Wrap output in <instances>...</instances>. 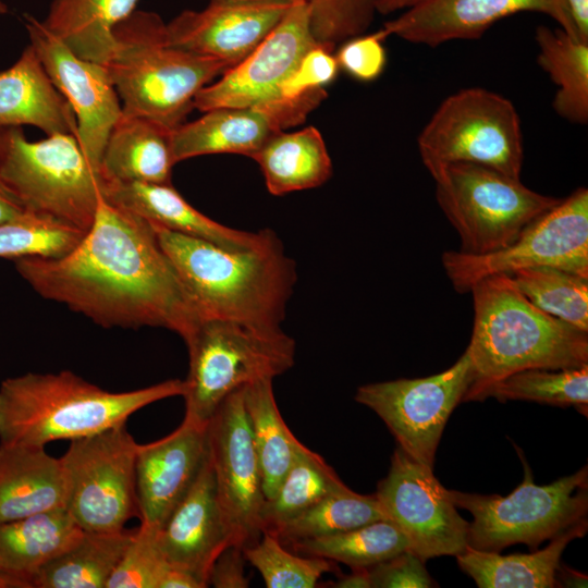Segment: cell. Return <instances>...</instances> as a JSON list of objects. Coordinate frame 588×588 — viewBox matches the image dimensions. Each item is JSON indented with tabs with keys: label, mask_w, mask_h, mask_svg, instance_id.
Segmentation results:
<instances>
[{
	"label": "cell",
	"mask_w": 588,
	"mask_h": 588,
	"mask_svg": "<svg viewBox=\"0 0 588 588\" xmlns=\"http://www.w3.org/2000/svg\"><path fill=\"white\" fill-rule=\"evenodd\" d=\"M15 268L42 297L106 328L160 327L184 339L199 321L150 223L102 194L72 252L19 258Z\"/></svg>",
	"instance_id": "obj_1"
},
{
	"label": "cell",
	"mask_w": 588,
	"mask_h": 588,
	"mask_svg": "<svg viewBox=\"0 0 588 588\" xmlns=\"http://www.w3.org/2000/svg\"><path fill=\"white\" fill-rule=\"evenodd\" d=\"M198 319H222L280 332L297 280L295 261L277 234L235 250L150 223Z\"/></svg>",
	"instance_id": "obj_2"
},
{
	"label": "cell",
	"mask_w": 588,
	"mask_h": 588,
	"mask_svg": "<svg viewBox=\"0 0 588 588\" xmlns=\"http://www.w3.org/2000/svg\"><path fill=\"white\" fill-rule=\"evenodd\" d=\"M469 292L474 326L466 352L473 382L464 401H480L488 387L519 370L588 364V332L534 306L509 274L481 279Z\"/></svg>",
	"instance_id": "obj_3"
},
{
	"label": "cell",
	"mask_w": 588,
	"mask_h": 588,
	"mask_svg": "<svg viewBox=\"0 0 588 588\" xmlns=\"http://www.w3.org/2000/svg\"><path fill=\"white\" fill-rule=\"evenodd\" d=\"M184 392L180 379L110 392L69 370L8 378L0 384V443L45 446L85 438L126 424L140 408Z\"/></svg>",
	"instance_id": "obj_4"
},
{
	"label": "cell",
	"mask_w": 588,
	"mask_h": 588,
	"mask_svg": "<svg viewBox=\"0 0 588 588\" xmlns=\"http://www.w3.org/2000/svg\"><path fill=\"white\" fill-rule=\"evenodd\" d=\"M113 38L106 66L122 112L170 131L184 123L198 91L229 69L220 60L171 45L167 23L155 12L135 10L118 24Z\"/></svg>",
	"instance_id": "obj_5"
},
{
	"label": "cell",
	"mask_w": 588,
	"mask_h": 588,
	"mask_svg": "<svg viewBox=\"0 0 588 588\" xmlns=\"http://www.w3.org/2000/svg\"><path fill=\"white\" fill-rule=\"evenodd\" d=\"M188 351L185 419L207 424L235 390L273 380L295 364V340L222 319H200L183 339Z\"/></svg>",
	"instance_id": "obj_6"
},
{
	"label": "cell",
	"mask_w": 588,
	"mask_h": 588,
	"mask_svg": "<svg viewBox=\"0 0 588 588\" xmlns=\"http://www.w3.org/2000/svg\"><path fill=\"white\" fill-rule=\"evenodd\" d=\"M0 179L23 208L87 232L98 207L100 176L76 134L28 140L20 126L0 128Z\"/></svg>",
	"instance_id": "obj_7"
},
{
	"label": "cell",
	"mask_w": 588,
	"mask_h": 588,
	"mask_svg": "<svg viewBox=\"0 0 588 588\" xmlns=\"http://www.w3.org/2000/svg\"><path fill=\"white\" fill-rule=\"evenodd\" d=\"M516 448V446H515ZM524 467V479L510 494H477L449 490L456 507L473 515L468 529V547L501 552L524 543L534 551L567 528L587 519L588 469L538 486L532 473L516 448Z\"/></svg>",
	"instance_id": "obj_8"
},
{
	"label": "cell",
	"mask_w": 588,
	"mask_h": 588,
	"mask_svg": "<svg viewBox=\"0 0 588 588\" xmlns=\"http://www.w3.org/2000/svg\"><path fill=\"white\" fill-rule=\"evenodd\" d=\"M431 176L437 201L460 236L458 252L469 255L507 247L562 199L539 194L520 179L469 162L450 163Z\"/></svg>",
	"instance_id": "obj_9"
},
{
	"label": "cell",
	"mask_w": 588,
	"mask_h": 588,
	"mask_svg": "<svg viewBox=\"0 0 588 588\" xmlns=\"http://www.w3.org/2000/svg\"><path fill=\"white\" fill-rule=\"evenodd\" d=\"M417 146L431 175L450 163L469 162L520 179L518 113L509 99L480 87L446 97L421 130Z\"/></svg>",
	"instance_id": "obj_10"
},
{
	"label": "cell",
	"mask_w": 588,
	"mask_h": 588,
	"mask_svg": "<svg viewBox=\"0 0 588 588\" xmlns=\"http://www.w3.org/2000/svg\"><path fill=\"white\" fill-rule=\"evenodd\" d=\"M441 261L462 294L481 279L523 268L552 267L588 278V189L579 187L562 198L501 250L485 255L446 250Z\"/></svg>",
	"instance_id": "obj_11"
},
{
	"label": "cell",
	"mask_w": 588,
	"mask_h": 588,
	"mask_svg": "<svg viewBox=\"0 0 588 588\" xmlns=\"http://www.w3.org/2000/svg\"><path fill=\"white\" fill-rule=\"evenodd\" d=\"M136 441L125 424L75 440L60 457L66 478L65 510L84 531L124 529L136 513Z\"/></svg>",
	"instance_id": "obj_12"
},
{
	"label": "cell",
	"mask_w": 588,
	"mask_h": 588,
	"mask_svg": "<svg viewBox=\"0 0 588 588\" xmlns=\"http://www.w3.org/2000/svg\"><path fill=\"white\" fill-rule=\"evenodd\" d=\"M471 382V363L465 351L440 373L360 385L355 401L382 419L409 457L433 469L446 421Z\"/></svg>",
	"instance_id": "obj_13"
},
{
	"label": "cell",
	"mask_w": 588,
	"mask_h": 588,
	"mask_svg": "<svg viewBox=\"0 0 588 588\" xmlns=\"http://www.w3.org/2000/svg\"><path fill=\"white\" fill-rule=\"evenodd\" d=\"M387 519L396 524L422 561L458 555L468 547L469 522L451 500L433 469L416 462L397 448L388 475L375 493Z\"/></svg>",
	"instance_id": "obj_14"
},
{
	"label": "cell",
	"mask_w": 588,
	"mask_h": 588,
	"mask_svg": "<svg viewBox=\"0 0 588 588\" xmlns=\"http://www.w3.org/2000/svg\"><path fill=\"white\" fill-rule=\"evenodd\" d=\"M243 388L229 394L207 422L209 457L220 506L231 544L241 549L260 539L266 502Z\"/></svg>",
	"instance_id": "obj_15"
},
{
	"label": "cell",
	"mask_w": 588,
	"mask_h": 588,
	"mask_svg": "<svg viewBox=\"0 0 588 588\" xmlns=\"http://www.w3.org/2000/svg\"><path fill=\"white\" fill-rule=\"evenodd\" d=\"M24 22L29 45L74 111L78 142L91 168L100 176L108 137L122 115V105L109 71L105 64L75 54L41 21L25 15Z\"/></svg>",
	"instance_id": "obj_16"
},
{
	"label": "cell",
	"mask_w": 588,
	"mask_h": 588,
	"mask_svg": "<svg viewBox=\"0 0 588 588\" xmlns=\"http://www.w3.org/2000/svg\"><path fill=\"white\" fill-rule=\"evenodd\" d=\"M317 44L310 27L308 1L298 0L246 58L198 91L194 108L206 112L278 98L282 83Z\"/></svg>",
	"instance_id": "obj_17"
},
{
	"label": "cell",
	"mask_w": 588,
	"mask_h": 588,
	"mask_svg": "<svg viewBox=\"0 0 588 588\" xmlns=\"http://www.w3.org/2000/svg\"><path fill=\"white\" fill-rule=\"evenodd\" d=\"M327 97L324 88L306 95L248 106L208 110L203 117L171 131L175 163L204 155L237 154L252 157L271 136L305 122Z\"/></svg>",
	"instance_id": "obj_18"
},
{
	"label": "cell",
	"mask_w": 588,
	"mask_h": 588,
	"mask_svg": "<svg viewBox=\"0 0 588 588\" xmlns=\"http://www.w3.org/2000/svg\"><path fill=\"white\" fill-rule=\"evenodd\" d=\"M298 0H209L167 23L171 45L224 62L246 58Z\"/></svg>",
	"instance_id": "obj_19"
},
{
	"label": "cell",
	"mask_w": 588,
	"mask_h": 588,
	"mask_svg": "<svg viewBox=\"0 0 588 588\" xmlns=\"http://www.w3.org/2000/svg\"><path fill=\"white\" fill-rule=\"evenodd\" d=\"M527 11L552 17L560 28L580 40L565 0H422L377 32L383 40L394 35L437 47L450 40L480 38L501 19Z\"/></svg>",
	"instance_id": "obj_20"
},
{
	"label": "cell",
	"mask_w": 588,
	"mask_h": 588,
	"mask_svg": "<svg viewBox=\"0 0 588 588\" xmlns=\"http://www.w3.org/2000/svg\"><path fill=\"white\" fill-rule=\"evenodd\" d=\"M209 455L207 424L188 419L157 441L137 444L135 489L143 525L160 529L186 495Z\"/></svg>",
	"instance_id": "obj_21"
},
{
	"label": "cell",
	"mask_w": 588,
	"mask_h": 588,
	"mask_svg": "<svg viewBox=\"0 0 588 588\" xmlns=\"http://www.w3.org/2000/svg\"><path fill=\"white\" fill-rule=\"evenodd\" d=\"M168 562L209 586V573L231 536L220 506L210 457L197 479L157 532Z\"/></svg>",
	"instance_id": "obj_22"
},
{
	"label": "cell",
	"mask_w": 588,
	"mask_h": 588,
	"mask_svg": "<svg viewBox=\"0 0 588 588\" xmlns=\"http://www.w3.org/2000/svg\"><path fill=\"white\" fill-rule=\"evenodd\" d=\"M100 189L107 200L149 223L228 249L255 248L275 233L270 229L246 232L221 224L188 204L172 184L101 181Z\"/></svg>",
	"instance_id": "obj_23"
},
{
	"label": "cell",
	"mask_w": 588,
	"mask_h": 588,
	"mask_svg": "<svg viewBox=\"0 0 588 588\" xmlns=\"http://www.w3.org/2000/svg\"><path fill=\"white\" fill-rule=\"evenodd\" d=\"M32 125L47 136L76 134L74 111L52 83L32 45L0 72V128Z\"/></svg>",
	"instance_id": "obj_24"
},
{
	"label": "cell",
	"mask_w": 588,
	"mask_h": 588,
	"mask_svg": "<svg viewBox=\"0 0 588 588\" xmlns=\"http://www.w3.org/2000/svg\"><path fill=\"white\" fill-rule=\"evenodd\" d=\"M66 495L61 458L45 446L0 443V524L65 510Z\"/></svg>",
	"instance_id": "obj_25"
},
{
	"label": "cell",
	"mask_w": 588,
	"mask_h": 588,
	"mask_svg": "<svg viewBox=\"0 0 588 588\" xmlns=\"http://www.w3.org/2000/svg\"><path fill=\"white\" fill-rule=\"evenodd\" d=\"M83 531L64 509L0 524V576L12 588H29L32 577Z\"/></svg>",
	"instance_id": "obj_26"
},
{
	"label": "cell",
	"mask_w": 588,
	"mask_h": 588,
	"mask_svg": "<svg viewBox=\"0 0 588 588\" xmlns=\"http://www.w3.org/2000/svg\"><path fill=\"white\" fill-rule=\"evenodd\" d=\"M171 131L143 117L122 115L108 137L100 163V182L171 184L175 164Z\"/></svg>",
	"instance_id": "obj_27"
},
{
	"label": "cell",
	"mask_w": 588,
	"mask_h": 588,
	"mask_svg": "<svg viewBox=\"0 0 588 588\" xmlns=\"http://www.w3.org/2000/svg\"><path fill=\"white\" fill-rule=\"evenodd\" d=\"M587 530L588 520L585 519L552 538L542 550L501 555L500 552L467 547L456 559L460 568L479 588H552L563 551Z\"/></svg>",
	"instance_id": "obj_28"
},
{
	"label": "cell",
	"mask_w": 588,
	"mask_h": 588,
	"mask_svg": "<svg viewBox=\"0 0 588 588\" xmlns=\"http://www.w3.org/2000/svg\"><path fill=\"white\" fill-rule=\"evenodd\" d=\"M268 192L281 196L315 188L332 175V161L321 133L314 126L279 132L254 155Z\"/></svg>",
	"instance_id": "obj_29"
},
{
	"label": "cell",
	"mask_w": 588,
	"mask_h": 588,
	"mask_svg": "<svg viewBox=\"0 0 588 588\" xmlns=\"http://www.w3.org/2000/svg\"><path fill=\"white\" fill-rule=\"evenodd\" d=\"M138 0H52L46 28L78 57L107 64L113 30L135 10Z\"/></svg>",
	"instance_id": "obj_30"
},
{
	"label": "cell",
	"mask_w": 588,
	"mask_h": 588,
	"mask_svg": "<svg viewBox=\"0 0 588 588\" xmlns=\"http://www.w3.org/2000/svg\"><path fill=\"white\" fill-rule=\"evenodd\" d=\"M134 531H83L32 577L29 588H107Z\"/></svg>",
	"instance_id": "obj_31"
},
{
	"label": "cell",
	"mask_w": 588,
	"mask_h": 588,
	"mask_svg": "<svg viewBox=\"0 0 588 588\" xmlns=\"http://www.w3.org/2000/svg\"><path fill=\"white\" fill-rule=\"evenodd\" d=\"M266 500L280 488L303 443L291 432L278 408L271 379L243 388Z\"/></svg>",
	"instance_id": "obj_32"
},
{
	"label": "cell",
	"mask_w": 588,
	"mask_h": 588,
	"mask_svg": "<svg viewBox=\"0 0 588 588\" xmlns=\"http://www.w3.org/2000/svg\"><path fill=\"white\" fill-rule=\"evenodd\" d=\"M539 66L556 86L555 112L569 122L588 121V42L569 36L562 28L539 26L536 30Z\"/></svg>",
	"instance_id": "obj_33"
},
{
	"label": "cell",
	"mask_w": 588,
	"mask_h": 588,
	"mask_svg": "<svg viewBox=\"0 0 588 588\" xmlns=\"http://www.w3.org/2000/svg\"><path fill=\"white\" fill-rule=\"evenodd\" d=\"M347 489L323 457L303 444L280 488L265 502L262 532L274 531L326 497Z\"/></svg>",
	"instance_id": "obj_34"
},
{
	"label": "cell",
	"mask_w": 588,
	"mask_h": 588,
	"mask_svg": "<svg viewBox=\"0 0 588 588\" xmlns=\"http://www.w3.org/2000/svg\"><path fill=\"white\" fill-rule=\"evenodd\" d=\"M294 552L341 562L351 568H368L405 550L411 543L402 529L389 519L321 538L291 544Z\"/></svg>",
	"instance_id": "obj_35"
},
{
	"label": "cell",
	"mask_w": 588,
	"mask_h": 588,
	"mask_svg": "<svg viewBox=\"0 0 588 588\" xmlns=\"http://www.w3.org/2000/svg\"><path fill=\"white\" fill-rule=\"evenodd\" d=\"M380 519L387 517L376 495L359 494L348 488L326 497L270 534L284 546H291L344 532Z\"/></svg>",
	"instance_id": "obj_36"
},
{
	"label": "cell",
	"mask_w": 588,
	"mask_h": 588,
	"mask_svg": "<svg viewBox=\"0 0 588 588\" xmlns=\"http://www.w3.org/2000/svg\"><path fill=\"white\" fill-rule=\"evenodd\" d=\"M505 401H532L556 406H574L587 416L588 364L566 369L530 368L492 383L481 394Z\"/></svg>",
	"instance_id": "obj_37"
},
{
	"label": "cell",
	"mask_w": 588,
	"mask_h": 588,
	"mask_svg": "<svg viewBox=\"0 0 588 588\" xmlns=\"http://www.w3.org/2000/svg\"><path fill=\"white\" fill-rule=\"evenodd\" d=\"M509 275L534 306L588 332V278L552 267L523 268Z\"/></svg>",
	"instance_id": "obj_38"
},
{
	"label": "cell",
	"mask_w": 588,
	"mask_h": 588,
	"mask_svg": "<svg viewBox=\"0 0 588 588\" xmlns=\"http://www.w3.org/2000/svg\"><path fill=\"white\" fill-rule=\"evenodd\" d=\"M85 232L48 215L24 210L0 224V257L60 258L72 252Z\"/></svg>",
	"instance_id": "obj_39"
},
{
	"label": "cell",
	"mask_w": 588,
	"mask_h": 588,
	"mask_svg": "<svg viewBox=\"0 0 588 588\" xmlns=\"http://www.w3.org/2000/svg\"><path fill=\"white\" fill-rule=\"evenodd\" d=\"M243 553L260 573L267 588H314L324 573L334 569L333 561L292 553L267 531L255 544L243 549Z\"/></svg>",
	"instance_id": "obj_40"
},
{
	"label": "cell",
	"mask_w": 588,
	"mask_h": 588,
	"mask_svg": "<svg viewBox=\"0 0 588 588\" xmlns=\"http://www.w3.org/2000/svg\"><path fill=\"white\" fill-rule=\"evenodd\" d=\"M158 530L143 524L135 529L107 588H162L172 565L159 547Z\"/></svg>",
	"instance_id": "obj_41"
},
{
	"label": "cell",
	"mask_w": 588,
	"mask_h": 588,
	"mask_svg": "<svg viewBox=\"0 0 588 588\" xmlns=\"http://www.w3.org/2000/svg\"><path fill=\"white\" fill-rule=\"evenodd\" d=\"M378 0H308L310 27L316 41L329 50L364 34Z\"/></svg>",
	"instance_id": "obj_42"
},
{
	"label": "cell",
	"mask_w": 588,
	"mask_h": 588,
	"mask_svg": "<svg viewBox=\"0 0 588 588\" xmlns=\"http://www.w3.org/2000/svg\"><path fill=\"white\" fill-rule=\"evenodd\" d=\"M335 56L327 47L317 44L299 60L279 89V97L293 99L331 84L339 71Z\"/></svg>",
	"instance_id": "obj_43"
},
{
	"label": "cell",
	"mask_w": 588,
	"mask_h": 588,
	"mask_svg": "<svg viewBox=\"0 0 588 588\" xmlns=\"http://www.w3.org/2000/svg\"><path fill=\"white\" fill-rule=\"evenodd\" d=\"M382 42L377 32L345 40L335 54L339 68L357 81H375L382 74L387 63Z\"/></svg>",
	"instance_id": "obj_44"
},
{
	"label": "cell",
	"mask_w": 588,
	"mask_h": 588,
	"mask_svg": "<svg viewBox=\"0 0 588 588\" xmlns=\"http://www.w3.org/2000/svg\"><path fill=\"white\" fill-rule=\"evenodd\" d=\"M422 561L412 550H405L368 567L371 588H429L438 586Z\"/></svg>",
	"instance_id": "obj_45"
},
{
	"label": "cell",
	"mask_w": 588,
	"mask_h": 588,
	"mask_svg": "<svg viewBox=\"0 0 588 588\" xmlns=\"http://www.w3.org/2000/svg\"><path fill=\"white\" fill-rule=\"evenodd\" d=\"M246 562L243 549L230 546L217 558L209 573L208 584L216 588H246L249 579L245 575Z\"/></svg>",
	"instance_id": "obj_46"
},
{
	"label": "cell",
	"mask_w": 588,
	"mask_h": 588,
	"mask_svg": "<svg viewBox=\"0 0 588 588\" xmlns=\"http://www.w3.org/2000/svg\"><path fill=\"white\" fill-rule=\"evenodd\" d=\"M578 38L588 42V0H565Z\"/></svg>",
	"instance_id": "obj_47"
},
{
	"label": "cell",
	"mask_w": 588,
	"mask_h": 588,
	"mask_svg": "<svg viewBox=\"0 0 588 588\" xmlns=\"http://www.w3.org/2000/svg\"><path fill=\"white\" fill-rule=\"evenodd\" d=\"M24 208L0 179V224L17 218Z\"/></svg>",
	"instance_id": "obj_48"
},
{
	"label": "cell",
	"mask_w": 588,
	"mask_h": 588,
	"mask_svg": "<svg viewBox=\"0 0 588 588\" xmlns=\"http://www.w3.org/2000/svg\"><path fill=\"white\" fill-rule=\"evenodd\" d=\"M588 576L560 563L555 572V587H587Z\"/></svg>",
	"instance_id": "obj_49"
},
{
	"label": "cell",
	"mask_w": 588,
	"mask_h": 588,
	"mask_svg": "<svg viewBox=\"0 0 588 588\" xmlns=\"http://www.w3.org/2000/svg\"><path fill=\"white\" fill-rule=\"evenodd\" d=\"M333 587L338 588H371L367 568H352V573L342 576Z\"/></svg>",
	"instance_id": "obj_50"
},
{
	"label": "cell",
	"mask_w": 588,
	"mask_h": 588,
	"mask_svg": "<svg viewBox=\"0 0 588 588\" xmlns=\"http://www.w3.org/2000/svg\"><path fill=\"white\" fill-rule=\"evenodd\" d=\"M422 0H378L376 11L381 14H389L399 10H406Z\"/></svg>",
	"instance_id": "obj_51"
},
{
	"label": "cell",
	"mask_w": 588,
	"mask_h": 588,
	"mask_svg": "<svg viewBox=\"0 0 588 588\" xmlns=\"http://www.w3.org/2000/svg\"><path fill=\"white\" fill-rule=\"evenodd\" d=\"M0 588H12V586L5 578L0 576Z\"/></svg>",
	"instance_id": "obj_52"
},
{
	"label": "cell",
	"mask_w": 588,
	"mask_h": 588,
	"mask_svg": "<svg viewBox=\"0 0 588 588\" xmlns=\"http://www.w3.org/2000/svg\"><path fill=\"white\" fill-rule=\"evenodd\" d=\"M8 12V7L3 0H0V14H5Z\"/></svg>",
	"instance_id": "obj_53"
},
{
	"label": "cell",
	"mask_w": 588,
	"mask_h": 588,
	"mask_svg": "<svg viewBox=\"0 0 588 588\" xmlns=\"http://www.w3.org/2000/svg\"><path fill=\"white\" fill-rule=\"evenodd\" d=\"M308 1V0H307Z\"/></svg>",
	"instance_id": "obj_54"
}]
</instances>
